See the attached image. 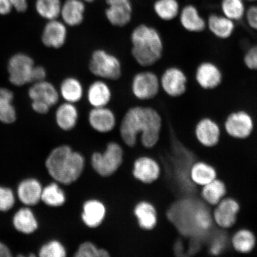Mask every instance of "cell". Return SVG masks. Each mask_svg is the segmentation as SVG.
I'll list each match as a JSON object with an SVG mask.
<instances>
[{
	"instance_id": "cell-1",
	"label": "cell",
	"mask_w": 257,
	"mask_h": 257,
	"mask_svg": "<svg viewBox=\"0 0 257 257\" xmlns=\"http://www.w3.org/2000/svg\"><path fill=\"white\" fill-rule=\"evenodd\" d=\"M162 126V117L156 109L135 106L124 115L120 124V136L127 146L134 147L138 135L141 134L143 146L152 148L158 143Z\"/></svg>"
},
{
	"instance_id": "cell-2",
	"label": "cell",
	"mask_w": 257,
	"mask_h": 257,
	"mask_svg": "<svg viewBox=\"0 0 257 257\" xmlns=\"http://www.w3.org/2000/svg\"><path fill=\"white\" fill-rule=\"evenodd\" d=\"M46 165L50 175L55 181L67 185L79 178L84 169L85 160L81 154L63 145L51 152Z\"/></svg>"
},
{
	"instance_id": "cell-3",
	"label": "cell",
	"mask_w": 257,
	"mask_h": 257,
	"mask_svg": "<svg viewBox=\"0 0 257 257\" xmlns=\"http://www.w3.org/2000/svg\"><path fill=\"white\" fill-rule=\"evenodd\" d=\"M131 40L132 54L140 66H153L162 58L163 41L155 28L144 24L138 26L132 32Z\"/></svg>"
},
{
	"instance_id": "cell-4",
	"label": "cell",
	"mask_w": 257,
	"mask_h": 257,
	"mask_svg": "<svg viewBox=\"0 0 257 257\" xmlns=\"http://www.w3.org/2000/svg\"><path fill=\"white\" fill-rule=\"evenodd\" d=\"M89 69L93 75L102 79L116 80L121 75L120 61L104 50L98 49L93 52Z\"/></svg>"
},
{
	"instance_id": "cell-5",
	"label": "cell",
	"mask_w": 257,
	"mask_h": 257,
	"mask_svg": "<svg viewBox=\"0 0 257 257\" xmlns=\"http://www.w3.org/2000/svg\"><path fill=\"white\" fill-rule=\"evenodd\" d=\"M123 152L120 145L110 143L103 153H95L91 157L93 169L98 175L110 176L117 171L123 162Z\"/></svg>"
},
{
	"instance_id": "cell-6",
	"label": "cell",
	"mask_w": 257,
	"mask_h": 257,
	"mask_svg": "<svg viewBox=\"0 0 257 257\" xmlns=\"http://www.w3.org/2000/svg\"><path fill=\"white\" fill-rule=\"evenodd\" d=\"M160 81L155 73L150 71L138 73L132 82V92L136 98L141 101L150 100L158 95Z\"/></svg>"
},
{
	"instance_id": "cell-7",
	"label": "cell",
	"mask_w": 257,
	"mask_h": 257,
	"mask_svg": "<svg viewBox=\"0 0 257 257\" xmlns=\"http://www.w3.org/2000/svg\"><path fill=\"white\" fill-rule=\"evenodd\" d=\"M34 63L30 57L24 54H17L9 60L8 71L10 81L16 86L31 83Z\"/></svg>"
},
{
	"instance_id": "cell-8",
	"label": "cell",
	"mask_w": 257,
	"mask_h": 257,
	"mask_svg": "<svg viewBox=\"0 0 257 257\" xmlns=\"http://www.w3.org/2000/svg\"><path fill=\"white\" fill-rule=\"evenodd\" d=\"M224 127L230 136L237 139H245L252 133L253 122L248 112L239 111L232 112L227 117Z\"/></svg>"
},
{
	"instance_id": "cell-9",
	"label": "cell",
	"mask_w": 257,
	"mask_h": 257,
	"mask_svg": "<svg viewBox=\"0 0 257 257\" xmlns=\"http://www.w3.org/2000/svg\"><path fill=\"white\" fill-rule=\"evenodd\" d=\"M163 91L172 97L181 96L186 91L187 78L178 67H172L165 70L160 80Z\"/></svg>"
},
{
	"instance_id": "cell-10",
	"label": "cell",
	"mask_w": 257,
	"mask_h": 257,
	"mask_svg": "<svg viewBox=\"0 0 257 257\" xmlns=\"http://www.w3.org/2000/svg\"><path fill=\"white\" fill-rule=\"evenodd\" d=\"M105 16L114 27H123L131 21L133 6L131 0H106Z\"/></svg>"
},
{
	"instance_id": "cell-11",
	"label": "cell",
	"mask_w": 257,
	"mask_h": 257,
	"mask_svg": "<svg viewBox=\"0 0 257 257\" xmlns=\"http://www.w3.org/2000/svg\"><path fill=\"white\" fill-rule=\"evenodd\" d=\"M67 37L66 25L63 22L54 19L48 21L45 26L41 39L45 46L58 49L66 43Z\"/></svg>"
},
{
	"instance_id": "cell-12",
	"label": "cell",
	"mask_w": 257,
	"mask_h": 257,
	"mask_svg": "<svg viewBox=\"0 0 257 257\" xmlns=\"http://www.w3.org/2000/svg\"><path fill=\"white\" fill-rule=\"evenodd\" d=\"M214 212V219L218 226L227 229L235 223L239 205L232 198L222 199Z\"/></svg>"
},
{
	"instance_id": "cell-13",
	"label": "cell",
	"mask_w": 257,
	"mask_h": 257,
	"mask_svg": "<svg viewBox=\"0 0 257 257\" xmlns=\"http://www.w3.org/2000/svg\"><path fill=\"white\" fill-rule=\"evenodd\" d=\"M90 126L100 133L111 132L116 124V118L111 109L105 107H93L88 114Z\"/></svg>"
},
{
	"instance_id": "cell-14",
	"label": "cell",
	"mask_w": 257,
	"mask_h": 257,
	"mask_svg": "<svg viewBox=\"0 0 257 257\" xmlns=\"http://www.w3.org/2000/svg\"><path fill=\"white\" fill-rule=\"evenodd\" d=\"M133 174L138 181L145 184H152L159 178L160 166L155 160L150 157H141L135 162Z\"/></svg>"
},
{
	"instance_id": "cell-15",
	"label": "cell",
	"mask_w": 257,
	"mask_h": 257,
	"mask_svg": "<svg viewBox=\"0 0 257 257\" xmlns=\"http://www.w3.org/2000/svg\"><path fill=\"white\" fill-rule=\"evenodd\" d=\"M199 85L205 89L218 87L222 81V75L218 67L210 62H205L198 66L195 75Z\"/></svg>"
},
{
	"instance_id": "cell-16",
	"label": "cell",
	"mask_w": 257,
	"mask_h": 257,
	"mask_svg": "<svg viewBox=\"0 0 257 257\" xmlns=\"http://www.w3.org/2000/svg\"><path fill=\"white\" fill-rule=\"evenodd\" d=\"M195 135L202 145L205 147H212L216 146L219 141L220 130L214 120L204 118L199 121L196 126Z\"/></svg>"
},
{
	"instance_id": "cell-17",
	"label": "cell",
	"mask_w": 257,
	"mask_h": 257,
	"mask_svg": "<svg viewBox=\"0 0 257 257\" xmlns=\"http://www.w3.org/2000/svg\"><path fill=\"white\" fill-rule=\"evenodd\" d=\"M29 96L32 101L46 102L50 107L55 105L60 99L59 91L52 83L43 80L34 83L29 90Z\"/></svg>"
},
{
	"instance_id": "cell-18",
	"label": "cell",
	"mask_w": 257,
	"mask_h": 257,
	"mask_svg": "<svg viewBox=\"0 0 257 257\" xmlns=\"http://www.w3.org/2000/svg\"><path fill=\"white\" fill-rule=\"evenodd\" d=\"M85 6L83 0H66L62 6L60 16L69 27L80 25L84 19Z\"/></svg>"
},
{
	"instance_id": "cell-19",
	"label": "cell",
	"mask_w": 257,
	"mask_h": 257,
	"mask_svg": "<svg viewBox=\"0 0 257 257\" xmlns=\"http://www.w3.org/2000/svg\"><path fill=\"white\" fill-rule=\"evenodd\" d=\"M111 96L110 86L104 80H95L89 86L87 99L92 107L107 106L111 101Z\"/></svg>"
},
{
	"instance_id": "cell-20",
	"label": "cell",
	"mask_w": 257,
	"mask_h": 257,
	"mask_svg": "<svg viewBox=\"0 0 257 257\" xmlns=\"http://www.w3.org/2000/svg\"><path fill=\"white\" fill-rule=\"evenodd\" d=\"M58 126L64 131L73 130L79 118V112L75 104L64 102L57 108L55 114Z\"/></svg>"
},
{
	"instance_id": "cell-21",
	"label": "cell",
	"mask_w": 257,
	"mask_h": 257,
	"mask_svg": "<svg viewBox=\"0 0 257 257\" xmlns=\"http://www.w3.org/2000/svg\"><path fill=\"white\" fill-rule=\"evenodd\" d=\"M106 209L101 202L92 200L86 201L83 207L82 218L86 226L95 228L104 219Z\"/></svg>"
},
{
	"instance_id": "cell-22",
	"label": "cell",
	"mask_w": 257,
	"mask_h": 257,
	"mask_svg": "<svg viewBox=\"0 0 257 257\" xmlns=\"http://www.w3.org/2000/svg\"><path fill=\"white\" fill-rule=\"evenodd\" d=\"M42 191L43 188L39 181L34 179H28L19 184L18 195L25 205H34L41 200Z\"/></svg>"
},
{
	"instance_id": "cell-23",
	"label": "cell",
	"mask_w": 257,
	"mask_h": 257,
	"mask_svg": "<svg viewBox=\"0 0 257 257\" xmlns=\"http://www.w3.org/2000/svg\"><path fill=\"white\" fill-rule=\"evenodd\" d=\"M180 22L185 30L191 32L203 31L207 25L199 14L198 9L193 5H188L182 9Z\"/></svg>"
},
{
	"instance_id": "cell-24",
	"label": "cell",
	"mask_w": 257,
	"mask_h": 257,
	"mask_svg": "<svg viewBox=\"0 0 257 257\" xmlns=\"http://www.w3.org/2000/svg\"><path fill=\"white\" fill-rule=\"evenodd\" d=\"M59 94L65 102L75 104L81 100L84 90L79 80L68 77L61 83Z\"/></svg>"
},
{
	"instance_id": "cell-25",
	"label": "cell",
	"mask_w": 257,
	"mask_h": 257,
	"mask_svg": "<svg viewBox=\"0 0 257 257\" xmlns=\"http://www.w3.org/2000/svg\"><path fill=\"white\" fill-rule=\"evenodd\" d=\"M207 25L211 33L221 39L229 38L234 30L233 21L224 15H210L208 19Z\"/></svg>"
},
{
	"instance_id": "cell-26",
	"label": "cell",
	"mask_w": 257,
	"mask_h": 257,
	"mask_svg": "<svg viewBox=\"0 0 257 257\" xmlns=\"http://www.w3.org/2000/svg\"><path fill=\"white\" fill-rule=\"evenodd\" d=\"M134 213L142 229L152 230L156 226L157 214L156 208L149 202H140L135 208Z\"/></svg>"
},
{
	"instance_id": "cell-27",
	"label": "cell",
	"mask_w": 257,
	"mask_h": 257,
	"mask_svg": "<svg viewBox=\"0 0 257 257\" xmlns=\"http://www.w3.org/2000/svg\"><path fill=\"white\" fill-rule=\"evenodd\" d=\"M14 224L19 232L30 234L38 228V222L33 212L30 209L24 208L19 210L14 218Z\"/></svg>"
},
{
	"instance_id": "cell-28",
	"label": "cell",
	"mask_w": 257,
	"mask_h": 257,
	"mask_svg": "<svg viewBox=\"0 0 257 257\" xmlns=\"http://www.w3.org/2000/svg\"><path fill=\"white\" fill-rule=\"evenodd\" d=\"M14 94L11 90L0 88V121L12 123L16 120L15 108L12 104Z\"/></svg>"
},
{
	"instance_id": "cell-29",
	"label": "cell",
	"mask_w": 257,
	"mask_h": 257,
	"mask_svg": "<svg viewBox=\"0 0 257 257\" xmlns=\"http://www.w3.org/2000/svg\"><path fill=\"white\" fill-rule=\"evenodd\" d=\"M192 181L196 184L204 186L216 179V172L213 167L207 163L198 162L192 167Z\"/></svg>"
},
{
	"instance_id": "cell-30",
	"label": "cell",
	"mask_w": 257,
	"mask_h": 257,
	"mask_svg": "<svg viewBox=\"0 0 257 257\" xmlns=\"http://www.w3.org/2000/svg\"><path fill=\"white\" fill-rule=\"evenodd\" d=\"M202 197L208 204L216 205L226 195V188L224 182L214 179L209 184L203 186Z\"/></svg>"
},
{
	"instance_id": "cell-31",
	"label": "cell",
	"mask_w": 257,
	"mask_h": 257,
	"mask_svg": "<svg viewBox=\"0 0 257 257\" xmlns=\"http://www.w3.org/2000/svg\"><path fill=\"white\" fill-rule=\"evenodd\" d=\"M154 10L162 20L172 21L179 14V4L177 0H157L154 5Z\"/></svg>"
},
{
	"instance_id": "cell-32",
	"label": "cell",
	"mask_w": 257,
	"mask_h": 257,
	"mask_svg": "<svg viewBox=\"0 0 257 257\" xmlns=\"http://www.w3.org/2000/svg\"><path fill=\"white\" fill-rule=\"evenodd\" d=\"M62 6L60 0H37L35 3L38 15L48 21L54 20L59 17Z\"/></svg>"
},
{
	"instance_id": "cell-33",
	"label": "cell",
	"mask_w": 257,
	"mask_h": 257,
	"mask_svg": "<svg viewBox=\"0 0 257 257\" xmlns=\"http://www.w3.org/2000/svg\"><path fill=\"white\" fill-rule=\"evenodd\" d=\"M232 245L237 252L241 253L251 252L255 245V236L248 230H240L234 234Z\"/></svg>"
},
{
	"instance_id": "cell-34",
	"label": "cell",
	"mask_w": 257,
	"mask_h": 257,
	"mask_svg": "<svg viewBox=\"0 0 257 257\" xmlns=\"http://www.w3.org/2000/svg\"><path fill=\"white\" fill-rule=\"evenodd\" d=\"M41 200L49 206L59 207L65 202L66 197L59 185L52 183L43 189Z\"/></svg>"
},
{
	"instance_id": "cell-35",
	"label": "cell",
	"mask_w": 257,
	"mask_h": 257,
	"mask_svg": "<svg viewBox=\"0 0 257 257\" xmlns=\"http://www.w3.org/2000/svg\"><path fill=\"white\" fill-rule=\"evenodd\" d=\"M221 9L223 15L233 21H239L245 15L243 0H222Z\"/></svg>"
},
{
	"instance_id": "cell-36",
	"label": "cell",
	"mask_w": 257,
	"mask_h": 257,
	"mask_svg": "<svg viewBox=\"0 0 257 257\" xmlns=\"http://www.w3.org/2000/svg\"><path fill=\"white\" fill-rule=\"evenodd\" d=\"M74 256L76 257H107L110 256L107 250L98 249L90 242L80 244Z\"/></svg>"
},
{
	"instance_id": "cell-37",
	"label": "cell",
	"mask_w": 257,
	"mask_h": 257,
	"mask_svg": "<svg viewBox=\"0 0 257 257\" xmlns=\"http://www.w3.org/2000/svg\"><path fill=\"white\" fill-rule=\"evenodd\" d=\"M66 250L62 243L57 240H52L42 246L40 250L41 257H64Z\"/></svg>"
},
{
	"instance_id": "cell-38",
	"label": "cell",
	"mask_w": 257,
	"mask_h": 257,
	"mask_svg": "<svg viewBox=\"0 0 257 257\" xmlns=\"http://www.w3.org/2000/svg\"><path fill=\"white\" fill-rule=\"evenodd\" d=\"M15 199L11 189L0 187V211H6L14 206Z\"/></svg>"
},
{
	"instance_id": "cell-39",
	"label": "cell",
	"mask_w": 257,
	"mask_h": 257,
	"mask_svg": "<svg viewBox=\"0 0 257 257\" xmlns=\"http://www.w3.org/2000/svg\"><path fill=\"white\" fill-rule=\"evenodd\" d=\"M244 63L248 69L257 70V45L247 51L244 57Z\"/></svg>"
},
{
	"instance_id": "cell-40",
	"label": "cell",
	"mask_w": 257,
	"mask_h": 257,
	"mask_svg": "<svg viewBox=\"0 0 257 257\" xmlns=\"http://www.w3.org/2000/svg\"><path fill=\"white\" fill-rule=\"evenodd\" d=\"M245 16L249 27L257 31V6H250L246 11Z\"/></svg>"
},
{
	"instance_id": "cell-41",
	"label": "cell",
	"mask_w": 257,
	"mask_h": 257,
	"mask_svg": "<svg viewBox=\"0 0 257 257\" xmlns=\"http://www.w3.org/2000/svg\"><path fill=\"white\" fill-rule=\"evenodd\" d=\"M47 72L44 67L42 66H34L32 70L31 83H36L43 81L46 79Z\"/></svg>"
},
{
	"instance_id": "cell-42",
	"label": "cell",
	"mask_w": 257,
	"mask_h": 257,
	"mask_svg": "<svg viewBox=\"0 0 257 257\" xmlns=\"http://www.w3.org/2000/svg\"><path fill=\"white\" fill-rule=\"evenodd\" d=\"M32 107L37 113L45 114L50 111V106L46 102L40 101H32Z\"/></svg>"
},
{
	"instance_id": "cell-43",
	"label": "cell",
	"mask_w": 257,
	"mask_h": 257,
	"mask_svg": "<svg viewBox=\"0 0 257 257\" xmlns=\"http://www.w3.org/2000/svg\"><path fill=\"white\" fill-rule=\"evenodd\" d=\"M11 4L16 11L23 13L28 9V0H10Z\"/></svg>"
},
{
	"instance_id": "cell-44",
	"label": "cell",
	"mask_w": 257,
	"mask_h": 257,
	"mask_svg": "<svg viewBox=\"0 0 257 257\" xmlns=\"http://www.w3.org/2000/svg\"><path fill=\"white\" fill-rule=\"evenodd\" d=\"M13 6L10 0H0V15H7L11 12Z\"/></svg>"
},
{
	"instance_id": "cell-45",
	"label": "cell",
	"mask_w": 257,
	"mask_h": 257,
	"mask_svg": "<svg viewBox=\"0 0 257 257\" xmlns=\"http://www.w3.org/2000/svg\"><path fill=\"white\" fill-rule=\"evenodd\" d=\"M11 253L10 250L4 244L0 242V257L11 256Z\"/></svg>"
},
{
	"instance_id": "cell-46",
	"label": "cell",
	"mask_w": 257,
	"mask_h": 257,
	"mask_svg": "<svg viewBox=\"0 0 257 257\" xmlns=\"http://www.w3.org/2000/svg\"><path fill=\"white\" fill-rule=\"evenodd\" d=\"M83 1L88 2V3H92L94 1V0H83Z\"/></svg>"
},
{
	"instance_id": "cell-47",
	"label": "cell",
	"mask_w": 257,
	"mask_h": 257,
	"mask_svg": "<svg viewBox=\"0 0 257 257\" xmlns=\"http://www.w3.org/2000/svg\"><path fill=\"white\" fill-rule=\"evenodd\" d=\"M246 1H249V2H254V1H256V0H246Z\"/></svg>"
}]
</instances>
